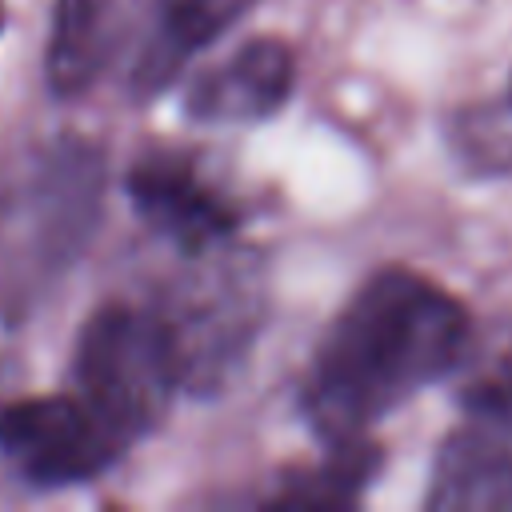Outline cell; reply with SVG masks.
Returning <instances> with one entry per match:
<instances>
[{
    "label": "cell",
    "instance_id": "cell-15",
    "mask_svg": "<svg viewBox=\"0 0 512 512\" xmlns=\"http://www.w3.org/2000/svg\"><path fill=\"white\" fill-rule=\"evenodd\" d=\"M508 100H512V76H508Z\"/></svg>",
    "mask_w": 512,
    "mask_h": 512
},
{
    "label": "cell",
    "instance_id": "cell-12",
    "mask_svg": "<svg viewBox=\"0 0 512 512\" xmlns=\"http://www.w3.org/2000/svg\"><path fill=\"white\" fill-rule=\"evenodd\" d=\"M448 140L464 168L480 176L512 172V100H484L460 108L448 124Z\"/></svg>",
    "mask_w": 512,
    "mask_h": 512
},
{
    "label": "cell",
    "instance_id": "cell-11",
    "mask_svg": "<svg viewBox=\"0 0 512 512\" xmlns=\"http://www.w3.org/2000/svg\"><path fill=\"white\" fill-rule=\"evenodd\" d=\"M380 472V448L368 436L356 440H332L328 456L312 468H300L292 480H284L268 504L276 508H348L364 496V488Z\"/></svg>",
    "mask_w": 512,
    "mask_h": 512
},
{
    "label": "cell",
    "instance_id": "cell-10",
    "mask_svg": "<svg viewBox=\"0 0 512 512\" xmlns=\"http://www.w3.org/2000/svg\"><path fill=\"white\" fill-rule=\"evenodd\" d=\"M256 0H156V28L136 64V92L152 96L220 32L252 12Z\"/></svg>",
    "mask_w": 512,
    "mask_h": 512
},
{
    "label": "cell",
    "instance_id": "cell-8",
    "mask_svg": "<svg viewBox=\"0 0 512 512\" xmlns=\"http://www.w3.org/2000/svg\"><path fill=\"white\" fill-rule=\"evenodd\" d=\"M424 504L436 512H512V440L468 416L440 444Z\"/></svg>",
    "mask_w": 512,
    "mask_h": 512
},
{
    "label": "cell",
    "instance_id": "cell-4",
    "mask_svg": "<svg viewBox=\"0 0 512 512\" xmlns=\"http://www.w3.org/2000/svg\"><path fill=\"white\" fill-rule=\"evenodd\" d=\"M72 384L128 440L160 428L180 380L156 312L120 300L100 304L76 332Z\"/></svg>",
    "mask_w": 512,
    "mask_h": 512
},
{
    "label": "cell",
    "instance_id": "cell-5",
    "mask_svg": "<svg viewBox=\"0 0 512 512\" xmlns=\"http://www.w3.org/2000/svg\"><path fill=\"white\" fill-rule=\"evenodd\" d=\"M132 440L76 388L0 404V460L32 488L88 484L108 472Z\"/></svg>",
    "mask_w": 512,
    "mask_h": 512
},
{
    "label": "cell",
    "instance_id": "cell-9",
    "mask_svg": "<svg viewBox=\"0 0 512 512\" xmlns=\"http://www.w3.org/2000/svg\"><path fill=\"white\" fill-rule=\"evenodd\" d=\"M116 48V0H56L44 44V84L60 96H84Z\"/></svg>",
    "mask_w": 512,
    "mask_h": 512
},
{
    "label": "cell",
    "instance_id": "cell-6",
    "mask_svg": "<svg viewBox=\"0 0 512 512\" xmlns=\"http://www.w3.org/2000/svg\"><path fill=\"white\" fill-rule=\"evenodd\" d=\"M124 192L136 216L184 256H200L236 240V204L208 180V172L188 152L140 156L124 180Z\"/></svg>",
    "mask_w": 512,
    "mask_h": 512
},
{
    "label": "cell",
    "instance_id": "cell-7",
    "mask_svg": "<svg viewBox=\"0 0 512 512\" xmlns=\"http://www.w3.org/2000/svg\"><path fill=\"white\" fill-rule=\"evenodd\" d=\"M296 88V52L280 36L244 40L188 88V116L216 128H248L276 116Z\"/></svg>",
    "mask_w": 512,
    "mask_h": 512
},
{
    "label": "cell",
    "instance_id": "cell-2",
    "mask_svg": "<svg viewBox=\"0 0 512 512\" xmlns=\"http://www.w3.org/2000/svg\"><path fill=\"white\" fill-rule=\"evenodd\" d=\"M108 188L104 148L76 132L0 160V320H24L88 252Z\"/></svg>",
    "mask_w": 512,
    "mask_h": 512
},
{
    "label": "cell",
    "instance_id": "cell-13",
    "mask_svg": "<svg viewBox=\"0 0 512 512\" xmlns=\"http://www.w3.org/2000/svg\"><path fill=\"white\" fill-rule=\"evenodd\" d=\"M460 404L472 420H484L512 440V344L472 376V384L460 392Z\"/></svg>",
    "mask_w": 512,
    "mask_h": 512
},
{
    "label": "cell",
    "instance_id": "cell-3",
    "mask_svg": "<svg viewBox=\"0 0 512 512\" xmlns=\"http://www.w3.org/2000/svg\"><path fill=\"white\" fill-rule=\"evenodd\" d=\"M196 272L180 276L160 300L156 320L164 328L180 392L220 396L236 384L264 324V280L252 260H240L232 244L200 252Z\"/></svg>",
    "mask_w": 512,
    "mask_h": 512
},
{
    "label": "cell",
    "instance_id": "cell-14",
    "mask_svg": "<svg viewBox=\"0 0 512 512\" xmlns=\"http://www.w3.org/2000/svg\"><path fill=\"white\" fill-rule=\"evenodd\" d=\"M4 20H8V12H4V4H0V32H4Z\"/></svg>",
    "mask_w": 512,
    "mask_h": 512
},
{
    "label": "cell",
    "instance_id": "cell-1",
    "mask_svg": "<svg viewBox=\"0 0 512 512\" xmlns=\"http://www.w3.org/2000/svg\"><path fill=\"white\" fill-rule=\"evenodd\" d=\"M468 308L432 276L388 264L332 316L300 384L316 436H368L420 388L448 376L468 352Z\"/></svg>",
    "mask_w": 512,
    "mask_h": 512
}]
</instances>
